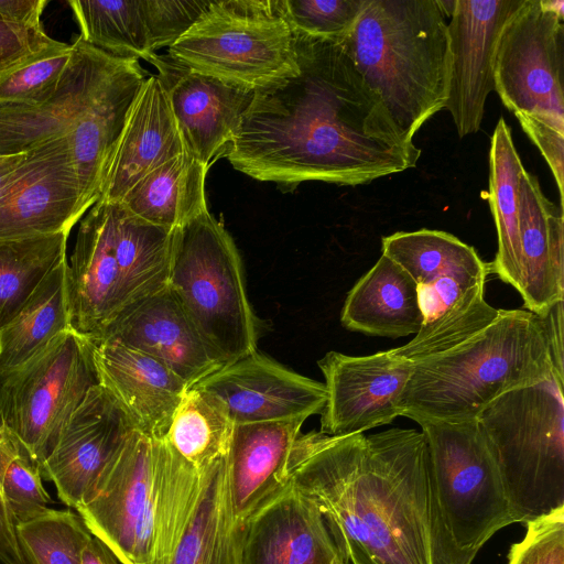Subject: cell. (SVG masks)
<instances>
[{
    "label": "cell",
    "instance_id": "cell-33",
    "mask_svg": "<svg viewBox=\"0 0 564 564\" xmlns=\"http://www.w3.org/2000/svg\"><path fill=\"white\" fill-rule=\"evenodd\" d=\"M232 427L223 405L209 393L192 387L161 440L197 473L208 475L227 455Z\"/></svg>",
    "mask_w": 564,
    "mask_h": 564
},
{
    "label": "cell",
    "instance_id": "cell-35",
    "mask_svg": "<svg viewBox=\"0 0 564 564\" xmlns=\"http://www.w3.org/2000/svg\"><path fill=\"white\" fill-rule=\"evenodd\" d=\"M80 37L113 56L150 61L151 48L143 0H70Z\"/></svg>",
    "mask_w": 564,
    "mask_h": 564
},
{
    "label": "cell",
    "instance_id": "cell-30",
    "mask_svg": "<svg viewBox=\"0 0 564 564\" xmlns=\"http://www.w3.org/2000/svg\"><path fill=\"white\" fill-rule=\"evenodd\" d=\"M173 232L131 215L121 204L115 203V250L120 274L119 313L169 286Z\"/></svg>",
    "mask_w": 564,
    "mask_h": 564
},
{
    "label": "cell",
    "instance_id": "cell-50",
    "mask_svg": "<svg viewBox=\"0 0 564 564\" xmlns=\"http://www.w3.org/2000/svg\"><path fill=\"white\" fill-rule=\"evenodd\" d=\"M21 451L19 444L7 431L0 412V484L7 466Z\"/></svg>",
    "mask_w": 564,
    "mask_h": 564
},
{
    "label": "cell",
    "instance_id": "cell-40",
    "mask_svg": "<svg viewBox=\"0 0 564 564\" xmlns=\"http://www.w3.org/2000/svg\"><path fill=\"white\" fill-rule=\"evenodd\" d=\"M293 31L338 42L358 20L366 0H280Z\"/></svg>",
    "mask_w": 564,
    "mask_h": 564
},
{
    "label": "cell",
    "instance_id": "cell-39",
    "mask_svg": "<svg viewBox=\"0 0 564 564\" xmlns=\"http://www.w3.org/2000/svg\"><path fill=\"white\" fill-rule=\"evenodd\" d=\"M73 44L43 53L0 75V104H42L57 90L70 62Z\"/></svg>",
    "mask_w": 564,
    "mask_h": 564
},
{
    "label": "cell",
    "instance_id": "cell-5",
    "mask_svg": "<svg viewBox=\"0 0 564 564\" xmlns=\"http://www.w3.org/2000/svg\"><path fill=\"white\" fill-rule=\"evenodd\" d=\"M564 377L510 390L476 417L514 522L564 510Z\"/></svg>",
    "mask_w": 564,
    "mask_h": 564
},
{
    "label": "cell",
    "instance_id": "cell-49",
    "mask_svg": "<svg viewBox=\"0 0 564 564\" xmlns=\"http://www.w3.org/2000/svg\"><path fill=\"white\" fill-rule=\"evenodd\" d=\"M82 564H122L98 538L91 536L82 553Z\"/></svg>",
    "mask_w": 564,
    "mask_h": 564
},
{
    "label": "cell",
    "instance_id": "cell-17",
    "mask_svg": "<svg viewBox=\"0 0 564 564\" xmlns=\"http://www.w3.org/2000/svg\"><path fill=\"white\" fill-rule=\"evenodd\" d=\"M523 0H455L447 23L451 77L446 109L460 138L480 129L488 95L495 90L497 41Z\"/></svg>",
    "mask_w": 564,
    "mask_h": 564
},
{
    "label": "cell",
    "instance_id": "cell-34",
    "mask_svg": "<svg viewBox=\"0 0 564 564\" xmlns=\"http://www.w3.org/2000/svg\"><path fill=\"white\" fill-rule=\"evenodd\" d=\"M68 235L0 239V328L17 316L44 278L66 260Z\"/></svg>",
    "mask_w": 564,
    "mask_h": 564
},
{
    "label": "cell",
    "instance_id": "cell-4",
    "mask_svg": "<svg viewBox=\"0 0 564 564\" xmlns=\"http://www.w3.org/2000/svg\"><path fill=\"white\" fill-rule=\"evenodd\" d=\"M554 371L538 315L500 310L492 324L467 341L413 362L399 408L415 422L474 421L501 394L535 384Z\"/></svg>",
    "mask_w": 564,
    "mask_h": 564
},
{
    "label": "cell",
    "instance_id": "cell-19",
    "mask_svg": "<svg viewBox=\"0 0 564 564\" xmlns=\"http://www.w3.org/2000/svg\"><path fill=\"white\" fill-rule=\"evenodd\" d=\"M115 341L158 359L188 388L223 367L169 289L137 302L90 337Z\"/></svg>",
    "mask_w": 564,
    "mask_h": 564
},
{
    "label": "cell",
    "instance_id": "cell-13",
    "mask_svg": "<svg viewBox=\"0 0 564 564\" xmlns=\"http://www.w3.org/2000/svg\"><path fill=\"white\" fill-rule=\"evenodd\" d=\"M317 366L327 394L321 413V433L359 434L402 415L399 401L412 362L391 349L367 356L328 351Z\"/></svg>",
    "mask_w": 564,
    "mask_h": 564
},
{
    "label": "cell",
    "instance_id": "cell-45",
    "mask_svg": "<svg viewBox=\"0 0 564 564\" xmlns=\"http://www.w3.org/2000/svg\"><path fill=\"white\" fill-rule=\"evenodd\" d=\"M490 270H467L443 274L431 282L417 285V299L423 324L437 318L456 304L474 285L486 281ZM421 325V326H422Z\"/></svg>",
    "mask_w": 564,
    "mask_h": 564
},
{
    "label": "cell",
    "instance_id": "cell-18",
    "mask_svg": "<svg viewBox=\"0 0 564 564\" xmlns=\"http://www.w3.org/2000/svg\"><path fill=\"white\" fill-rule=\"evenodd\" d=\"M156 69L186 153L209 169L226 154L253 91L195 72L167 54L149 61Z\"/></svg>",
    "mask_w": 564,
    "mask_h": 564
},
{
    "label": "cell",
    "instance_id": "cell-8",
    "mask_svg": "<svg viewBox=\"0 0 564 564\" xmlns=\"http://www.w3.org/2000/svg\"><path fill=\"white\" fill-rule=\"evenodd\" d=\"M166 54L251 91L299 73L295 32L280 0L212 1Z\"/></svg>",
    "mask_w": 564,
    "mask_h": 564
},
{
    "label": "cell",
    "instance_id": "cell-48",
    "mask_svg": "<svg viewBox=\"0 0 564 564\" xmlns=\"http://www.w3.org/2000/svg\"><path fill=\"white\" fill-rule=\"evenodd\" d=\"M47 0H0V15L21 22L39 24Z\"/></svg>",
    "mask_w": 564,
    "mask_h": 564
},
{
    "label": "cell",
    "instance_id": "cell-52",
    "mask_svg": "<svg viewBox=\"0 0 564 564\" xmlns=\"http://www.w3.org/2000/svg\"><path fill=\"white\" fill-rule=\"evenodd\" d=\"M0 564H6V563L0 558Z\"/></svg>",
    "mask_w": 564,
    "mask_h": 564
},
{
    "label": "cell",
    "instance_id": "cell-12",
    "mask_svg": "<svg viewBox=\"0 0 564 564\" xmlns=\"http://www.w3.org/2000/svg\"><path fill=\"white\" fill-rule=\"evenodd\" d=\"M89 208L67 137L47 141L26 153L0 194V239L69 234Z\"/></svg>",
    "mask_w": 564,
    "mask_h": 564
},
{
    "label": "cell",
    "instance_id": "cell-37",
    "mask_svg": "<svg viewBox=\"0 0 564 564\" xmlns=\"http://www.w3.org/2000/svg\"><path fill=\"white\" fill-rule=\"evenodd\" d=\"M485 284L481 281L474 285L446 312L423 324L412 340L391 351L413 364L454 349L487 328L500 310L486 302Z\"/></svg>",
    "mask_w": 564,
    "mask_h": 564
},
{
    "label": "cell",
    "instance_id": "cell-44",
    "mask_svg": "<svg viewBox=\"0 0 564 564\" xmlns=\"http://www.w3.org/2000/svg\"><path fill=\"white\" fill-rule=\"evenodd\" d=\"M65 44L48 36L42 23H21L0 15V75Z\"/></svg>",
    "mask_w": 564,
    "mask_h": 564
},
{
    "label": "cell",
    "instance_id": "cell-38",
    "mask_svg": "<svg viewBox=\"0 0 564 564\" xmlns=\"http://www.w3.org/2000/svg\"><path fill=\"white\" fill-rule=\"evenodd\" d=\"M26 564H82V553L93 534L77 512L46 509L15 523Z\"/></svg>",
    "mask_w": 564,
    "mask_h": 564
},
{
    "label": "cell",
    "instance_id": "cell-31",
    "mask_svg": "<svg viewBox=\"0 0 564 564\" xmlns=\"http://www.w3.org/2000/svg\"><path fill=\"white\" fill-rule=\"evenodd\" d=\"M489 167V204L498 235V251L489 262L490 273L518 290L521 274L518 189L525 169L503 118L491 137Z\"/></svg>",
    "mask_w": 564,
    "mask_h": 564
},
{
    "label": "cell",
    "instance_id": "cell-2",
    "mask_svg": "<svg viewBox=\"0 0 564 564\" xmlns=\"http://www.w3.org/2000/svg\"><path fill=\"white\" fill-rule=\"evenodd\" d=\"M288 480L322 512L346 564H473L445 524L427 443L413 429L300 434Z\"/></svg>",
    "mask_w": 564,
    "mask_h": 564
},
{
    "label": "cell",
    "instance_id": "cell-23",
    "mask_svg": "<svg viewBox=\"0 0 564 564\" xmlns=\"http://www.w3.org/2000/svg\"><path fill=\"white\" fill-rule=\"evenodd\" d=\"M91 344L100 384L120 401L139 431L163 438L188 386L148 354L115 341Z\"/></svg>",
    "mask_w": 564,
    "mask_h": 564
},
{
    "label": "cell",
    "instance_id": "cell-25",
    "mask_svg": "<svg viewBox=\"0 0 564 564\" xmlns=\"http://www.w3.org/2000/svg\"><path fill=\"white\" fill-rule=\"evenodd\" d=\"M147 75L139 59L126 58L66 135L84 197L90 207L101 196L128 116Z\"/></svg>",
    "mask_w": 564,
    "mask_h": 564
},
{
    "label": "cell",
    "instance_id": "cell-22",
    "mask_svg": "<svg viewBox=\"0 0 564 564\" xmlns=\"http://www.w3.org/2000/svg\"><path fill=\"white\" fill-rule=\"evenodd\" d=\"M304 422L235 424L225 458L231 518L240 528L288 484V464Z\"/></svg>",
    "mask_w": 564,
    "mask_h": 564
},
{
    "label": "cell",
    "instance_id": "cell-24",
    "mask_svg": "<svg viewBox=\"0 0 564 564\" xmlns=\"http://www.w3.org/2000/svg\"><path fill=\"white\" fill-rule=\"evenodd\" d=\"M521 274L518 292L525 310L540 315L564 300L563 208L547 199L535 176L524 170L519 181Z\"/></svg>",
    "mask_w": 564,
    "mask_h": 564
},
{
    "label": "cell",
    "instance_id": "cell-14",
    "mask_svg": "<svg viewBox=\"0 0 564 564\" xmlns=\"http://www.w3.org/2000/svg\"><path fill=\"white\" fill-rule=\"evenodd\" d=\"M137 425L120 401L102 384L90 389L41 464L59 500L76 509L115 458Z\"/></svg>",
    "mask_w": 564,
    "mask_h": 564
},
{
    "label": "cell",
    "instance_id": "cell-6",
    "mask_svg": "<svg viewBox=\"0 0 564 564\" xmlns=\"http://www.w3.org/2000/svg\"><path fill=\"white\" fill-rule=\"evenodd\" d=\"M495 90L547 162L563 202L564 2L523 0L500 32Z\"/></svg>",
    "mask_w": 564,
    "mask_h": 564
},
{
    "label": "cell",
    "instance_id": "cell-29",
    "mask_svg": "<svg viewBox=\"0 0 564 564\" xmlns=\"http://www.w3.org/2000/svg\"><path fill=\"white\" fill-rule=\"evenodd\" d=\"M67 269V260L55 267L17 316L0 328V378L21 368L73 329Z\"/></svg>",
    "mask_w": 564,
    "mask_h": 564
},
{
    "label": "cell",
    "instance_id": "cell-21",
    "mask_svg": "<svg viewBox=\"0 0 564 564\" xmlns=\"http://www.w3.org/2000/svg\"><path fill=\"white\" fill-rule=\"evenodd\" d=\"M67 280L72 327L90 337L120 311L115 203L98 200L82 219Z\"/></svg>",
    "mask_w": 564,
    "mask_h": 564
},
{
    "label": "cell",
    "instance_id": "cell-47",
    "mask_svg": "<svg viewBox=\"0 0 564 564\" xmlns=\"http://www.w3.org/2000/svg\"><path fill=\"white\" fill-rule=\"evenodd\" d=\"M0 558L6 564H26L19 546L15 521L0 484Z\"/></svg>",
    "mask_w": 564,
    "mask_h": 564
},
{
    "label": "cell",
    "instance_id": "cell-1",
    "mask_svg": "<svg viewBox=\"0 0 564 564\" xmlns=\"http://www.w3.org/2000/svg\"><path fill=\"white\" fill-rule=\"evenodd\" d=\"M297 75L256 89L226 152L263 182L360 185L414 167L421 150L335 41L295 32Z\"/></svg>",
    "mask_w": 564,
    "mask_h": 564
},
{
    "label": "cell",
    "instance_id": "cell-15",
    "mask_svg": "<svg viewBox=\"0 0 564 564\" xmlns=\"http://www.w3.org/2000/svg\"><path fill=\"white\" fill-rule=\"evenodd\" d=\"M213 395L232 424L301 421L321 414L325 384L294 372L258 350L194 386Z\"/></svg>",
    "mask_w": 564,
    "mask_h": 564
},
{
    "label": "cell",
    "instance_id": "cell-7",
    "mask_svg": "<svg viewBox=\"0 0 564 564\" xmlns=\"http://www.w3.org/2000/svg\"><path fill=\"white\" fill-rule=\"evenodd\" d=\"M169 289L223 366L257 350L241 258L208 210L174 229Z\"/></svg>",
    "mask_w": 564,
    "mask_h": 564
},
{
    "label": "cell",
    "instance_id": "cell-41",
    "mask_svg": "<svg viewBox=\"0 0 564 564\" xmlns=\"http://www.w3.org/2000/svg\"><path fill=\"white\" fill-rule=\"evenodd\" d=\"M1 487L15 523L42 513L52 503L40 466L22 451L7 466Z\"/></svg>",
    "mask_w": 564,
    "mask_h": 564
},
{
    "label": "cell",
    "instance_id": "cell-36",
    "mask_svg": "<svg viewBox=\"0 0 564 564\" xmlns=\"http://www.w3.org/2000/svg\"><path fill=\"white\" fill-rule=\"evenodd\" d=\"M382 253L398 263L417 285L443 274L490 270L476 250L441 230L399 231L382 238Z\"/></svg>",
    "mask_w": 564,
    "mask_h": 564
},
{
    "label": "cell",
    "instance_id": "cell-20",
    "mask_svg": "<svg viewBox=\"0 0 564 564\" xmlns=\"http://www.w3.org/2000/svg\"><path fill=\"white\" fill-rule=\"evenodd\" d=\"M240 564H346L324 516L289 480L239 529Z\"/></svg>",
    "mask_w": 564,
    "mask_h": 564
},
{
    "label": "cell",
    "instance_id": "cell-9",
    "mask_svg": "<svg viewBox=\"0 0 564 564\" xmlns=\"http://www.w3.org/2000/svg\"><path fill=\"white\" fill-rule=\"evenodd\" d=\"M94 345L70 329L21 368L0 378V412L9 434L39 466L95 386Z\"/></svg>",
    "mask_w": 564,
    "mask_h": 564
},
{
    "label": "cell",
    "instance_id": "cell-46",
    "mask_svg": "<svg viewBox=\"0 0 564 564\" xmlns=\"http://www.w3.org/2000/svg\"><path fill=\"white\" fill-rule=\"evenodd\" d=\"M563 305L564 300L558 301L538 315L547 341L554 370L561 377H564Z\"/></svg>",
    "mask_w": 564,
    "mask_h": 564
},
{
    "label": "cell",
    "instance_id": "cell-32",
    "mask_svg": "<svg viewBox=\"0 0 564 564\" xmlns=\"http://www.w3.org/2000/svg\"><path fill=\"white\" fill-rule=\"evenodd\" d=\"M225 458L212 470L191 522L163 564H240V528L230 514Z\"/></svg>",
    "mask_w": 564,
    "mask_h": 564
},
{
    "label": "cell",
    "instance_id": "cell-11",
    "mask_svg": "<svg viewBox=\"0 0 564 564\" xmlns=\"http://www.w3.org/2000/svg\"><path fill=\"white\" fill-rule=\"evenodd\" d=\"M154 507L153 443L135 430L75 510L122 564H152Z\"/></svg>",
    "mask_w": 564,
    "mask_h": 564
},
{
    "label": "cell",
    "instance_id": "cell-28",
    "mask_svg": "<svg viewBox=\"0 0 564 564\" xmlns=\"http://www.w3.org/2000/svg\"><path fill=\"white\" fill-rule=\"evenodd\" d=\"M207 171L184 152L139 180L119 204L142 220L174 230L208 210Z\"/></svg>",
    "mask_w": 564,
    "mask_h": 564
},
{
    "label": "cell",
    "instance_id": "cell-16",
    "mask_svg": "<svg viewBox=\"0 0 564 564\" xmlns=\"http://www.w3.org/2000/svg\"><path fill=\"white\" fill-rule=\"evenodd\" d=\"M56 93L42 104H0V156L31 151L67 135L126 58L86 43L78 34Z\"/></svg>",
    "mask_w": 564,
    "mask_h": 564
},
{
    "label": "cell",
    "instance_id": "cell-3",
    "mask_svg": "<svg viewBox=\"0 0 564 564\" xmlns=\"http://www.w3.org/2000/svg\"><path fill=\"white\" fill-rule=\"evenodd\" d=\"M445 18L437 0H366L351 31L337 42L411 142L447 104Z\"/></svg>",
    "mask_w": 564,
    "mask_h": 564
},
{
    "label": "cell",
    "instance_id": "cell-10",
    "mask_svg": "<svg viewBox=\"0 0 564 564\" xmlns=\"http://www.w3.org/2000/svg\"><path fill=\"white\" fill-rule=\"evenodd\" d=\"M445 524L456 546L477 554L516 523L501 475L476 420L419 421Z\"/></svg>",
    "mask_w": 564,
    "mask_h": 564
},
{
    "label": "cell",
    "instance_id": "cell-51",
    "mask_svg": "<svg viewBox=\"0 0 564 564\" xmlns=\"http://www.w3.org/2000/svg\"><path fill=\"white\" fill-rule=\"evenodd\" d=\"M26 153L0 156V194L4 187L14 178L18 169L26 158Z\"/></svg>",
    "mask_w": 564,
    "mask_h": 564
},
{
    "label": "cell",
    "instance_id": "cell-26",
    "mask_svg": "<svg viewBox=\"0 0 564 564\" xmlns=\"http://www.w3.org/2000/svg\"><path fill=\"white\" fill-rule=\"evenodd\" d=\"M165 91L148 76L128 116L98 200L119 203L143 176L184 153Z\"/></svg>",
    "mask_w": 564,
    "mask_h": 564
},
{
    "label": "cell",
    "instance_id": "cell-42",
    "mask_svg": "<svg viewBox=\"0 0 564 564\" xmlns=\"http://www.w3.org/2000/svg\"><path fill=\"white\" fill-rule=\"evenodd\" d=\"M212 0H143L145 21L154 53L170 47L204 14Z\"/></svg>",
    "mask_w": 564,
    "mask_h": 564
},
{
    "label": "cell",
    "instance_id": "cell-43",
    "mask_svg": "<svg viewBox=\"0 0 564 564\" xmlns=\"http://www.w3.org/2000/svg\"><path fill=\"white\" fill-rule=\"evenodd\" d=\"M525 527L524 538L509 550L508 564H564V510Z\"/></svg>",
    "mask_w": 564,
    "mask_h": 564
},
{
    "label": "cell",
    "instance_id": "cell-27",
    "mask_svg": "<svg viewBox=\"0 0 564 564\" xmlns=\"http://www.w3.org/2000/svg\"><path fill=\"white\" fill-rule=\"evenodd\" d=\"M340 322L345 328L368 336L415 335L423 322L417 284L382 253L348 292Z\"/></svg>",
    "mask_w": 564,
    "mask_h": 564
}]
</instances>
